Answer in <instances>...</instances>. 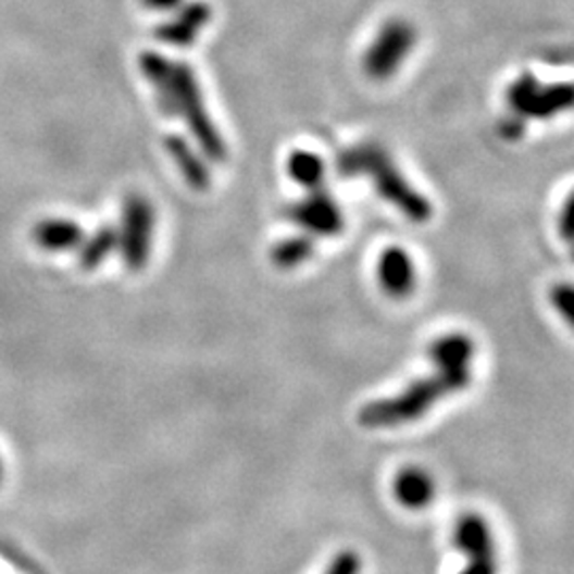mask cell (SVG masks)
<instances>
[{
  "label": "cell",
  "mask_w": 574,
  "mask_h": 574,
  "mask_svg": "<svg viewBox=\"0 0 574 574\" xmlns=\"http://www.w3.org/2000/svg\"><path fill=\"white\" fill-rule=\"evenodd\" d=\"M453 540L469 558L466 569L460 574H498V553L491 526L478 513H466L458 520Z\"/></svg>",
  "instance_id": "obj_7"
},
{
  "label": "cell",
  "mask_w": 574,
  "mask_h": 574,
  "mask_svg": "<svg viewBox=\"0 0 574 574\" xmlns=\"http://www.w3.org/2000/svg\"><path fill=\"white\" fill-rule=\"evenodd\" d=\"M117 249V228L104 224L96 230L92 237H86L79 245V269L96 271L113 251Z\"/></svg>",
  "instance_id": "obj_16"
},
{
  "label": "cell",
  "mask_w": 574,
  "mask_h": 574,
  "mask_svg": "<svg viewBox=\"0 0 574 574\" xmlns=\"http://www.w3.org/2000/svg\"><path fill=\"white\" fill-rule=\"evenodd\" d=\"M287 217L315 237H336L342 233L345 217L335 198L322 188L309 194L287 207Z\"/></svg>",
  "instance_id": "obj_8"
},
{
  "label": "cell",
  "mask_w": 574,
  "mask_h": 574,
  "mask_svg": "<svg viewBox=\"0 0 574 574\" xmlns=\"http://www.w3.org/2000/svg\"><path fill=\"white\" fill-rule=\"evenodd\" d=\"M475 358V342L462 333L440 336L430 345V360L434 369L440 371H471Z\"/></svg>",
  "instance_id": "obj_14"
},
{
  "label": "cell",
  "mask_w": 574,
  "mask_h": 574,
  "mask_svg": "<svg viewBox=\"0 0 574 574\" xmlns=\"http://www.w3.org/2000/svg\"><path fill=\"white\" fill-rule=\"evenodd\" d=\"M471 371H440L411 383L394 398H383L362 407L358 420L364 428H396L424 417L432 407L449 394H458L471 385Z\"/></svg>",
  "instance_id": "obj_3"
},
{
  "label": "cell",
  "mask_w": 574,
  "mask_h": 574,
  "mask_svg": "<svg viewBox=\"0 0 574 574\" xmlns=\"http://www.w3.org/2000/svg\"><path fill=\"white\" fill-rule=\"evenodd\" d=\"M498 133L504 141H520L526 135V120L522 115H511L498 124Z\"/></svg>",
  "instance_id": "obj_20"
},
{
  "label": "cell",
  "mask_w": 574,
  "mask_h": 574,
  "mask_svg": "<svg viewBox=\"0 0 574 574\" xmlns=\"http://www.w3.org/2000/svg\"><path fill=\"white\" fill-rule=\"evenodd\" d=\"M336 169L345 179L362 175L371 177L379 196L394 204L407 220L415 224H426L430 220V200L404 179L382 145L362 144L345 149L336 160Z\"/></svg>",
  "instance_id": "obj_2"
},
{
  "label": "cell",
  "mask_w": 574,
  "mask_h": 574,
  "mask_svg": "<svg viewBox=\"0 0 574 574\" xmlns=\"http://www.w3.org/2000/svg\"><path fill=\"white\" fill-rule=\"evenodd\" d=\"M164 147L171 155V160L175 162V166L179 169L182 177L186 179V184L194 188V190L204 191L211 186V171L207 160L191 147L190 141H186L179 135H171L166 137Z\"/></svg>",
  "instance_id": "obj_11"
},
{
  "label": "cell",
  "mask_w": 574,
  "mask_h": 574,
  "mask_svg": "<svg viewBox=\"0 0 574 574\" xmlns=\"http://www.w3.org/2000/svg\"><path fill=\"white\" fill-rule=\"evenodd\" d=\"M313 253H315V242L309 235L279 240L271 251L273 262L284 271L302 266L304 262H309L313 258Z\"/></svg>",
  "instance_id": "obj_17"
},
{
  "label": "cell",
  "mask_w": 574,
  "mask_h": 574,
  "mask_svg": "<svg viewBox=\"0 0 574 574\" xmlns=\"http://www.w3.org/2000/svg\"><path fill=\"white\" fill-rule=\"evenodd\" d=\"M186 0H144L145 7L151 11H175Z\"/></svg>",
  "instance_id": "obj_22"
},
{
  "label": "cell",
  "mask_w": 574,
  "mask_h": 574,
  "mask_svg": "<svg viewBox=\"0 0 574 574\" xmlns=\"http://www.w3.org/2000/svg\"><path fill=\"white\" fill-rule=\"evenodd\" d=\"M324 574H362V558L355 551L345 549L336 553Z\"/></svg>",
  "instance_id": "obj_18"
},
{
  "label": "cell",
  "mask_w": 574,
  "mask_h": 574,
  "mask_svg": "<svg viewBox=\"0 0 574 574\" xmlns=\"http://www.w3.org/2000/svg\"><path fill=\"white\" fill-rule=\"evenodd\" d=\"M213 17V9L207 0L182 2L175 15L155 28V39L173 48H190L198 35L207 28Z\"/></svg>",
  "instance_id": "obj_9"
},
{
  "label": "cell",
  "mask_w": 574,
  "mask_h": 574,
  "mask_svg": "<svg viewBox=\"0 0 574 574\" xmlns=\"http://www.w3.org/2000/svg\"><path fill=\"white\" fill-rule=\"evenodd\" d=\"M551 302H553L556 311L571 324L573 322V287L569 284L553 287Z\"/></svg>",
  "instance_id": "obj_19"
},
{
  "label": "cell",
  "mask_w": 574,
  "mask_h": 574,
  "mask_svg": "<svg viewBox=\"0 0 574 574\" xmlns=\"http://www.w3.org/2000/svg\"><path fill=\"white\" fill-rule=\"evenodd\" d=\"M155 213L145 196H128L117 228V249L130 271H144L151 255Z\"/></svg>",
  "instance_id": "obj_5"
},
{
  "label": "cell",
  "mask_w": 574,
  "mask_h": 574,
  "mask_svg": "<svg viewBox=\"0 0 574 574\" xmlns=\"http://www.w3.org/2000/svg\"><path fill=\"white\" fill-rule=\"evenodd\" d=\"M287 173L298 186L307 190H317L326 179V164L322 155L307 149H296L287 158Z\"/></svg>",
  "instance_id": "obj_15"
},
{
  "label": "cell",
  "mask_w": 574,
  "mask_h": 574,
  "mask_svg": "<svg viewBox=\"0 0 574 574\" xmlns=\"http://www.w3.org/2000/svg\"><path fill=\"white\" fill-rule=\"evenodd\" d=\"M573 98V86L569 82L542 86L529 73L520 75L511 84L509 95H507L511 111L515 115H522L524 120H527V117L549 120V117H553V115L571 109Z\"/></svg>",
  "instance_id": "obj_6"
},
{
  "label": "cell",
  "mask_w": 574,
  "mask_h": 574,
  "mask_svg": "<svg viewBox=\"0 0 574 574\" xmlns=\"http://www.w3.org/2000/svg\"><path fill=\"white\" fill-rule=\"evenodd\" d=\"M0 473H2V464H0Z\"/></svg>",
  "instance_id": "obj_23"
},
{
  "label": "cell",
  "mask_w": 574,
  "mask_h": 574,
  "mask_svg": "<svg viewBox=\"0 0 574 574\" xmlns=\"http://www.w3.org/2000/svg\"><path fill=\"white\" fill-rule=\"evenodd\" d=\"M558 226H560V230H562V237L566 240H571V233H573V198L566 200Z\"/></svg>",
  "instance_id": "obj_21"
},
{
  "label": "cell",
  "mask_w": 574,
  "mask_h": 574,
  "mask_svg": "<svg viewBox=\"0 0 574 574\" xmlns=\"http://www.w3.org/2000/svg\"><path fill=\"white\" fill-rule=\"evenodd\" d=\"M436 483L428 471L420 466L402 469L394 478V496L396 500L411 511L426 509L434 500Z\"/></svg>",
  "instance_id": "obj_12"
},
{
  "label": "cell",
  "mask_w": 574,
  "mask_h": 574,
  "mask_svg": "<svg viewBox=\"0 0 574 574\" xmlns=\"http://www.w3.org/2000/svg\"><path fill=\"white\" fill-rule=\"evenodd\" d=\"M139 68L153 86L160 109L169 117H184L204 158L213 162L226 160V144L204 109L200 86L190 64L169 60L158 51H144Z\"/></svg>",
  "instance_id": "obj_1"
},
{
  "label": "cell",
  "mask_w": 574,
  "mask_h": 574,
  "mask_svg": "<svg viewBox=\"0 0 574 574\" xmlns=\"http://www.w3.org/2000/svg\"><path fill=\"white\" fill-rule=\"evenodd\" d=\"M33 239L43 251L64 253V251H77L79 245L86 239V233L73 220L49 217V220H41L35 226Z\"/></svg>",
  "instance_id": "obj_13"
},
{
  "label": "cell",
  "mask_w": 574,
  "mask_h": 574,
  "mask_svg": "<svg viewBox=\"0 0 574 574\" xmlns=\"http://www.w3.org/2000/svg\"><path fill=\"white\" fill-rule=\"evenodd\" d=\"M383 291L391 298H407L415 289L417 273L411 255L400 247L385 249L377 266Z\"/></svg>",
  "instance_id": "obj_10"
},
{
  "label": "cell",
  "mask_w": 574,
  "mask_h": 574,
  "mask_svg": "<svg viewBox=\"0 0 574 574\" xmlns=\"http://www.w3.org/2000/svg\"><path fill=\"white\" fill-rule=\"evenodd\" d=\"M415 41L417 30L411 22L400 17L387 20L362 58L364 73L373 82H387L409 58L411 49L415 48Z\"/></svg>",
  "instance_id": "obj_4"
}]
</instances>
